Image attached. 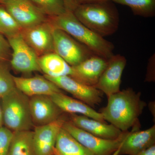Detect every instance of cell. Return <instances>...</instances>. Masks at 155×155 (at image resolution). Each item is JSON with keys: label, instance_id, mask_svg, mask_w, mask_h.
<instances>
[{"label": "cell", "instance_id": "4316f807", "mask_svg": "<svg viewBox=\"0 0 155 155\" xmlns=\"http://www.w3.org/2000/svg\"><path fill=\"white\" fill-rule=\"evenodd\" d=\"M12 50L8 39L0 34V61H10Z\"/></svg>", "mask_w": 155, "mask_h": 155}, {"label": "cell", "instance_id": "83f0119b", "mask_svg": "<svg viewBox=\"0 0 155 155\" xmlns=\"http://www.w3.org/2000/svg\"><path fill=\"white\" fill-rule=\"evenodd\" d=\"M64 2L66 10L73 12L78 5L75 0H62Z\"/></svg>", "mask_w": 155, "mask_h": 155}, {"label": "cell", "instance_id": "f1b7e54d", "mask_svg": "<svg viewBox=\"0 0 155 155\" xmlns=\"http://www.w3.org/2000/svg\"><path fill=\"white\" fill-rule=\"evenodd\" d=\"M134 155H155V144Z\"/></svg>", "mask_w": 155, "mask_h": 155}, {"label": "cell", "instance_id": "cb8c5ba5", "mask_svg": "<svg viewBox=\"0 0 155 155\" xmlns=\"http://www.w3.org/2000/svg\"><path fill=\"white\" fill-rule=\"evenodd\" d=\"M32 4L48 17L59 16L66 12L62 0H30Z\"/></svg>", "mask_w": 155, "mask_h": 155}, {"label": "cell", "instance_id": "7a4b0ae2", "mask_svg": "<svg viewBox=\"0 0 155 155\" xmlns=\"http://www.w3.org/2000/svg\"><path fill=\"white\" fill-rule=\"evenodd\" d=\"M114 3L108 1L80 4L73 13L84 25L104 37L119 28V13Z\"/></svg>", "mask_w": 155, "mask_h": 155}, {"label": "cell", "instance_id": "8fae6325", "mask_svg": "<svg viewBox=\"0 0 155 155\" xmlns=\"http://www.w3.org/2000/svg\"><path fill=\"white\" fill-rule=\"evenodd\" d=\"M127 60L124 56L114 54L108 60L107 65L94 87L107 97L119 92Z\"/></svg>", "mask_w": 155, "mask_h": 155}, {"label": "cell", "instance_id": "d6986e66", "mask_svg": "<svg viewBox=\"0 0 155 155\" xmlns=\"http://www.w3.org/2000/svg\"><path fill=\"white\" fill-rule=\"evenodd\" d=\"M38 64L44 75L51 77L71 76L72 67L55 52L49 53L38 58Z\"/></svg>", "mask_w": 155, "mask_h": 155}, {"label": "cell", "instance_id": "44dd1931", "mask_svg": "<svg viewBox=\"0 0 155 155\" xmlns=\"http://www.w3.org/2000/svg\"><path fill=\"white\" fill-rule=\"evenodd\" d=\"M8 155H35L33 142V130L13 132Z\"/></svg>", "mask_w": 155, "mask_h": 155}, {"label": "cell", "instance_id": "836d02e7", "mask_svg": "<svg viewBox=\"0 0 155 155\" xmlns=\"http://www.w3.org/2000/svg\"><path fill=\"white\" fill-rule=\"evenodd\" d=\"M4 1V0H0V2H2V1Z\"/></svg>", "mask_w": 155, "mask_h": 155}, {"label": "cell", "instance_id": "3957f363", "mask_svg": "<svg viewBox=\"0 0 155 155\" xmlns=\"http://www.w3.org/2000/svg\"><path fill=\"white\" fill-rule=\"evenodd\" d=\"M48 20L54 28L66 31L95 54L108 60L114 55L113 44L84 25L72 11H66L59 16L48 17Z\"/></svg>", "mask_w": 155, "mask_h": 155}, {"label": "cell", "instance_id": "5bb4252c", "mask_svg": "<svg viewBox=\"0 0 155 155\" xmlns=\"http://www.w3.org/2000/svg\"><path fill=\"white\" fill-rule=\"evenodd\" d=\"M108 60L94 55L78 65L72 67L71 77L84 84L94 87L107 67Z\"/></svg>", "mask_w": 155, "mask_h": 155}, {"label": "cell", "instance_id": "52a82bcc", "mask_svg": "<svg viewBox=\"0 0 155 155\" xmlns=\"http://www.w3.org/2000/svg\"><path fill=\"white\" fill-rule=\"evenodd\" d=\"M7 39L12 50L10 61L11 68L16 72L25 74L41 72L38 55L25 42L21 33Z\"/></svg>", "mask_w": 155, "mask_h": 155}, {"label": "cell", "instance_id": "8992f818", "mask_svg": "<svg viewBox=\"0 0 155 155\" xmlns=\"http://www.w3.org/2000/svg\"><path fill=\"white\" fill-rule=\"evenodd\" d=\"M54 52L71 67L76 66L95 54L88 48L66 31L54 28Z\"/></svg>", "mask_w": 155, "mask_h": 155}, {"label": "cell", "instance_id": "f546056e", "mask_svg": "<svg viewBox=\"0 0 155 155\" xmlns=\"http://www.w3.org/2000/svg\"><path fill=\"white\" fill-rule=\"evenodd\" d=\"M78 5L84 3L95 2H103V1H110L111 0H75Z\"/></svg>", "mask_w": 155, "mask_h": 155}, {"label": "cell", "instance_id": "ac0fdd59", "mask_svg": "<svg viewBox=\"0 0 155 155\" xmlns=\"http://www.w3.org/2000/svg\"><path fill=\"white\" fill-rule=\"evenodd\" d=\"M50 97L64 113L80 114L101 122H106L101 113L97 112L80 100L68 96L63 92L54 94Z\"/></svg>", "mask_w": 155, "mask_h": 155}, {"label": "cell", "instance_id": "9c48e42d", "mask_svg": "<svg viewBox=\"0 0 155 155\" xmlns=\"http://www.w3.org/2000/svg\"><path fill=\"white\" fill-rule=\"evenodd\" d=\"M5 6L22 29L32 27L47 20L48 17L30 0H4Z\"/></svg>", "mask_w": 155, "mask_h": 155}, {"label": "cell", "instance_id": "1f68e13d", "mask_svg": "<svg viewBox=\"0 0 155 155\" xmlns=\"http://www.w3.org/2000/svg\"><path fill=\"white\" fill-rule=\"evenodd\" d=\"M120 147H119V148L118 149V150H116V151H115L113 154L111 155H119V150H120Z\"/></svg>", "mask_w": 155, "mask_h": 155}, {"label": "cell", "instance_id": "4fadbf2b", "mask_svg": "<svg viewBox=\"0 0 155 155\" xmlns=\"http://www.w3.org/2000/svg\"><path fill=\"white\" fill-rule=\"evenodd\" d=\"M66 120L62 116L50 124L35 127L33 142L35 155L54 154L58 133Z\"/></svg>", "mask_w": 155, "mask_h": 155}, {"label": "cell", "instance_id": "30bf717a", "mask_svg": "<svg viewBox=\"0 0 155 155\" xmlns=\"http://www.w3.org/2000/svg\"><path fill=\"white\" fill-rule=\"evenodd\" d=\"M54 27L48 20L32 27L22 29V38L38 57L54 52Z\"/></svg>", "mask_w": 155, "mask_h": 155}, {"label": "cell", "instance_id": "6da1fadb", "mask_svg": "<svg viewBox=\"0 0 155 155\" xmlns=\"http://www.w3.org/2000/svg\"><path fill=\"white\" fill-rule=\"evenodd\" d=\"M107 104L100 111L105 121L122 131L139 125V117L146 103L141 99L140 93L128 88L107 97Z\"/></svg>", "mask_w": 155, "mask_h": 155}, {"label": "cell", "instance_id": "e575fe53", "mask_svg": "<svg viewBox=\"0 0 155 155\" xmlns=\"http://www.w3.org/2000/svg\"><path fill=\"white\" fill-rule=\"evenodd\" d=\"M55 155L54 154H53V155Z\"/></svg>", "mask_w": 155, "mask_h": 155}, {"label": "cell", "instance_id": "7c38bea8", "mask_svg": "<svg viewBox=\"0 0 155 155\" xmlns=\"http://www.w3.org/2000/svg\"><path fill=\"white\" fill-rule=\"evenodd\" d=\"M29 106L34 126H42L54 122L64 113L50 96L29 97Z\"/></svg>", "mask_w": 155, "mask_h": 155}, {"label": "cell", "instance_id": "4dcf8cb0", "mask_svg": "<svg viewBox=\"0 0 155 155\" xmlns=\"http://www.w3.org/2000/svg\"><path fill=\"white\" fill-rule=\"evenodd\" d=\"M3 126V118L2 109L1 98H0V127Z\"/></svg>", "mask_w": 155, "mask_h": 155}, {"label": "cell", "instance_id": "e0dca14e", "mask_svg": "<svg viewBox=\"0 0 155 155\" xmlns=\"http://www.w3.org/2000/svg\"><path fill=\"white\" fill-rule=\"evenodd\" d=\"M155 144V125L147 130L128 132L120 147L119 155H134Z\"/></svg>", "mask_w": 155, "mask_h": 155}, {"label": "cell", "instance_id": "7402d4cb", "mask_svg": "<svg viewBox=\"0 0 155 155\" xmlns=\"http://www.w3.org/2000/svg\"><path fill=\"white\" fill-rule=\"evenodd\" d=\"M114 3L127 6L134 14L143 17L155 15V0H111Z\"/></svg>", "mask_w": 155, "mask_h": 155}, {"label": "cell", "instance_id": "277c9868", "mask_svg": "<svg viewBox=\"0 0 155 155\" xmlns=\"http://www.w3.org/2000/svg\"><path fill=\"white\" fill-rule=\"evenodd\" d=\"M3 126L11 131L31 130L34 126L31 115L29 97L16 87L1 98Z\"/></svg>", "mask_w": 155, "mask_h": 155}, {"label": "cell", "instance_id": "ffe728a7", "mask_svg": "<svg viewBox=\"0 0 155 155\" xmlns=\"http://www.w3.org/2000/svg\"><path fill=\"white\" fill-rule=\"evenodd\" d=\"M54 151L60 155H94L63 127L58 133Z\"/></svg>", "mask_w": 155, "mask_h": 155}, {"label": "cell", "instance_id": "603a6c76", "mask_svg": "<svg viewBox=\"0 0 155 155\" xmlns=\"http://www.w3.org/2000/svg\"><path fill=\"white\" fill-rule=\"evenodd\" d=\"M22 28L0 3V34L9 38L21 33Z\"/></svg>", "mask_w": 155, "mask_h": 155}, {"label": "cell", "instance_id": "9a60e30c", "mask_svg": "<svg viewBox=\"0 0 155 155\" xmlns=\"http://www.w3.org/2000/svg\"><path fill=\"white\" fill-rule=\"evenodd\" d=\"M69 121L78 128L106 139H116L124 132L112 124H107L83 115L69 114Z\"/></svg>", "mask_w": 155, "mask_h": 155}, {"label": "cell", "instance_id": "2e32d148", "mask_svg": "<svg viewBox=\"0 0 155 155\" xmlns=\"http://www.w3.org/2000/svg\"><path fill=\"white\" fill-rule=\"evenodd\" d=\"M14 81L16 87L29 97L37 95L50 96L63 92L56 84L44 76L37 75L29 78L14 76Z\"/></svg>", "mask_w": 155, "mask_h": 155}, {"label": "cell", "instance_id": "d4e9b609", "mask_svg": "<svg viewBox=\"0 0 155 155\" xmlns=\"http://www.w3.org/2000/svg\"><path fill=\"white\" fill-rule=\"evenodd\" d=\"M10 61H0V98L16 88L14 76L11 72Z\"/></svg>", "mask_w": 155, "mask_h": 155}, {"label": "cell", "instance_id": "484cf974", "mask_svg": "<svg viewBox=\"0 0 155 155\" xmlns=\"http://www.w3.org/2000/svg\"><path fill=\"white\" fill-rule=\"evenodd\" d=\"M13 131L3 126L0 127V155H8Z\"/></svg>", "mask_w": 155, "mask_h": 155}, {"label": "cell", "instance_id": "d6a6232c", "mask_svg": "<svg viewBox=\"0 0 155 155\" xmlns=\"http://www.w3.org/2000/svg\"><path fill=\"white\" fill-rule=\"evenodd\" d=\"M54 154L55 155H60V154H59L58 153H56V152H55L54 151Z\"/></svg>", "mask_w": 155, "mask_h": 155}, {"label": "cell", "instance_id": "ba28073f", "mask_svg": "<svg viewBox=\"0 0 155 155\" xmlns=\"http://www.w3.org/2000/svg\"><path fill=\"white\" fill-rule=\"evenodd\" d=\"M45 77L54 82L61 90L69 93L75 99L83 102L92 108L98 105L102 101L104 93L94 87L88 86L70 76Z\"/></svg>", "mask_w": 155, "mask_h": 155}, {"label": "cell", "instance_id": "5b68a950", "mask_svg": "<svg viewBox=\"0 0 155 155\" xmlns=\"http://www.w3.org/2000/svg\"><path fill=\"white\" fill-rule=\"evenodd\" d=\"M62 127L94 155H111L119 148L129 131H124L115 140L98 137L78 128L66 120Z\"/></svg>", "mask_w": 155, "mask_h": 155}]
</instances>
